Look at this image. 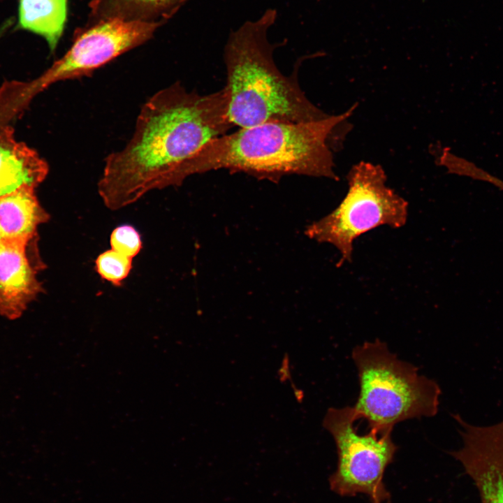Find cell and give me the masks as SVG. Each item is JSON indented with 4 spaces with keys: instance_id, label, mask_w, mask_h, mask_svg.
Masks as SVG:
<instances>
[{
    "instance_id": "6da1fadb",
    "label": "cell",
    "mask_w": 503,
    "mask_h": 503,
    "mask_svg": "<svg viewBox=\"0 0 503 503\" xmlns=\"http://www.w3.org/2000/svg\"><path fill=\"white\" fill-rule=\"evenodd\" d=\"M233 127L224 88L200 94L176 82L158 91L142 106L126 145L105 158L100 197L117 210L150 191L180 186L190 159Z\"/></svg>"
},
{
    "instance_id": "7a4b0ae2",
    "label": "cell",
    "mask_w": 503,
    "mask_h": 503,
    "mask_svg": "<svg viewBox=\"0 0 503 503\" xmlns=\"http://www.w3.org/2000/svg\"><path fill=\"white\" fill-rule=\"evenodd\" d=\"M356 107L316 121L267 122L214 138L187 163L184 177L226 169L274 182L292 174L338 180L328 140Z\"/></svg>"
},
{
    "instance_id": "3957f363",
    "label": "cell",
    "mask_w": 503,
    "mask_h": 503,
    "mask_svg": "<svg viewBox=\"0 0 503 503\" xmlns=\"http://www.w3.org/2000/svg\"><path fill=\"white\" fill-rule=\"evenodd\" d=\"M277 10L268 8L256 20L232 31L224 49L226 70L228 116L233 126L246 128L267 122L304 123L329 115L314 105L300 88L296 73L284 75L273 58L268 39Z\"/></svg>"
},
{
    "instance_id": "277c9868",
    "label": "cell",
    "mask_w": 503,
    "mask_h": 503,
    "mask_svg": "<svg viewBox=\"0 0 503 503\" xmlns=\"http://www.w3.org/2000/svg\"><path fill=\"white\" fill-rule=\"evenodd\" d=\"M352 359L360 385L353 407L358 420L367 421L369 429L392 432L400 422L437 414L441 394L437 383L399 359L385 342L376 340L356 346Z\"/></svg>"
},
{
    "instance_id": "5b68a950",
    "label": "cell",
    "mask_w": 503,
    "mask_h": 503,
    "mask_svg": "<svg viewBox=\"0 0 503 503\" xmlns=\"http://www.w3.org/2000/svg\"><path fill=\"white\" fill-rule=\"evenodd\" d=\"M347 179L348 191L338 206L305 231L309 238L337 249L339 265L351 261L358 238L381 226L402 228L408 218L407 201L387 186L380 165L360 161Z\"/></svg>"
},
{
    "instance_id": "8992f818",
    "label": "cell",
    "mask_w": 503,
    "mask_h": 503,
    "mask_svg": "<svg viewBox=\"0 0 503 503\" xmlns=\"http://www.w3.org/2000/svg\"><path fill=\"white\" fill-rule=\"evenodd\" d=\"M353 407L329 408L323 425L333 436L337 452V466L330 476V489L341 496L365 494L372 503H384L388 493L383 483L386 469L394 458L398 446L392 432L370 429L360 434Z\"/></svg>"
},
{
    "instance_id": "52a82bcc",
    "label": "cell",
    "mask_w": 503,
    "mask_h": 503,
    "mask_svg": "<svg viewBox=\"0 0 503 503\" xmlns=\"http://www.w3.org/2000/svg\"><path fill=\"white\" fill-rule=\"evenodd\" d=\"M163 24L110 18L78 28L66 53L31 85L33 92L59 81L90 76L121 54L147 42Z\"/></svg>"
},
{
    "instance_id": "ba28073f",
    "label": "cell",
    "mask_w": 503,
    "mask_h": 503,
    "mask_svg": "<svg viewBox=\"0 0 503 503\" xmlns=\"http://www.w3.org/2000/svg\"><path fill=\"white\" fill-rule=\"evenodd\" d=\"M462 446L449 453L473 480L481 503H503V420L486 426L467 423L459 415Z\"/></svg>"
},
{
    "instance_id": "9c48e42d",
    "label": "cell",
    "mask_w": 503,
    "mask_h": 503,
    "mask_svg": "<svg viewBox=\"0 0 503 503\" xmlns=\"http://www.w3.org/2000/svg\"><path fill=\"white\" fill-rule=\"evenodd\" d=\"M27 243L0 242V314L10 319L20 316L41 290L25 254Z\"/></svg>"
},
{
    "instance_id": "30bf717a",
    "label": "cell",
    "mask_w": 503,
    "mask_h": 503,
    "mask_svg": "<svg viewBox=\"0 0 503 503\" xmlns=\"http://www.w3.org/2000/svg\"><path fill=\"white\" fill-rule=\"evenodd\" d=\"M48 173V163L36 151L16 141L10 129L0 131V197L24 186L35 188Z\"/></svg>"
},
{
    "instance_id": "8fae6325",
    "label": "cell",
    "mask_w": 503,
    "mask_h": 503,
    "mask_svg": "<svg viewBox=\"0 0 503 503\" xmlns=\"http://www.w3.org/2000/svg\"><path fill=\"white\" fill-rule=\"evenodd\" d=\"M48 217L32 187L24 186L0 197V232L3 240L27 242L37 226Z\"/></svg>"
},
{
    "instance_id": "7c38bea8",
    "label": "cell",
    "mask_w": 503,
    "mask_h": 503,
    "mask_svg": "<svg viewBox=\"0 0 503 503\" xmlns=\"http://www.w3.org/2000/svg\"><path fill=\"white\" fill-rule=\"evenodd\" d=\"M188 0H91L87 24L102 20L162 22L173 17Z\"/></svg>"
},
{
    "instance_id": "4fadbf2b",
    "label": "cell",
    "mask_w": 503,
    "mask_h": 503,
    "mask_svg": "<svg viewBox=\"0 0 503 503\" xmlns=\"http://www.w3.org/2000/svg\"><path fill=\"white\" fill-rule=\"evenodd\" d=\"M68 0H20L17 27L42 36L53 52L63 34Z\"/></svg>"
},
{
    "instance_id": "5bb4252c",
    "label": "cell",
    "mask_w": 503,
    "mask_h": 503,
    "mask_svg": "<svg viewBox=\"0 0 503 503\" xmlns=\"http://www.w3.org/2000/svg\"><path fill=\"white\" fill-rule=\"evenodd\" d=\"M95 267L103 279L120 286L132 269V258L110 249L97 256Z\"/></svg>"
},
{
    "instance_id": "9a60e30c",
    "label": "cell",
    "mask_w": 503,
    "mask_h": 503,
    "mask_svg": "<svg viewBox=\"0 0 503 503\" xmlns=\"http://www.w3.org/2000/svg\"><path fill=\"white\" fill-rule=\"evenodd\" d=\"M111 249L130 258L136 256L142 249L141 236L132 226L116 227L110 238Z\"/></svg>"
},
{
    "instance_id": "2e32d148",
    "label": "cell",
    "mask_w": 503,
    "mask_h": 503,
    "mask_svg": "<svg viewBox=\"0 0 503 503\" xmlns=\"http://www.w3.org/2000/svg\"><path fill=\"white\" fill-rule=\"evenodd\" d=\"M1 240H2V237H1V232H0V242H1Z\"/></svg>"
}]
</instances>
